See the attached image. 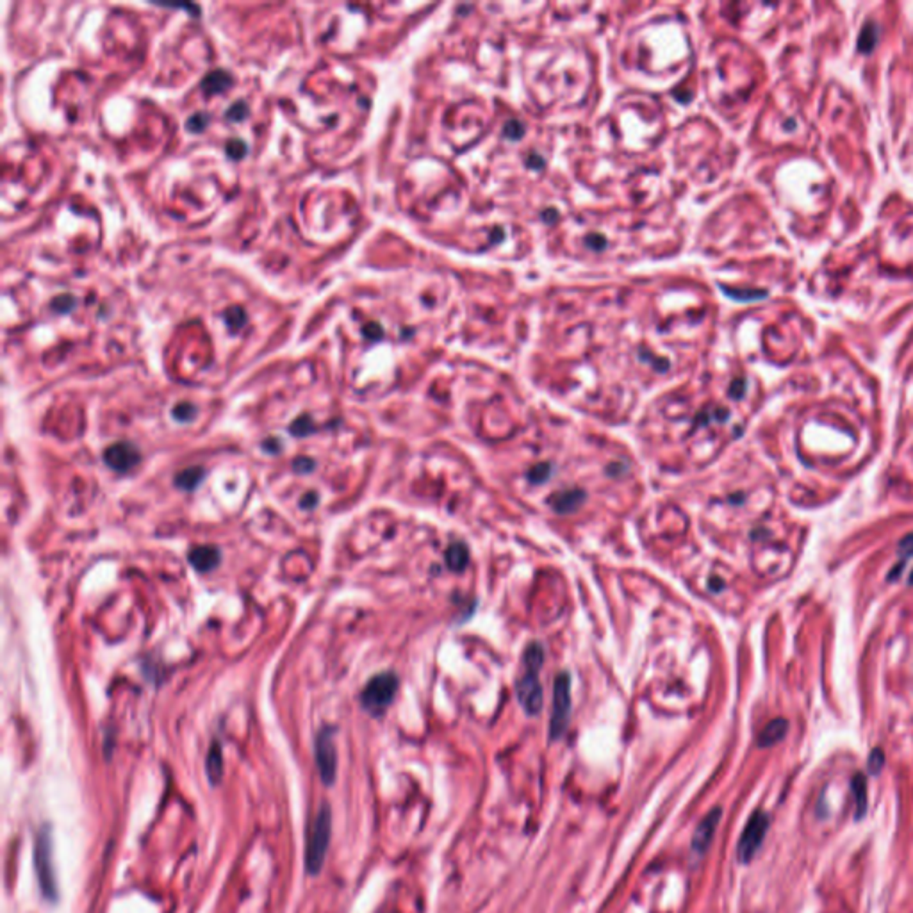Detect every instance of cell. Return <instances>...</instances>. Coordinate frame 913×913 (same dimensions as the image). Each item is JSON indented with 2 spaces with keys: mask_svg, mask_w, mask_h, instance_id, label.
<instances>
[{
  "mask_svg": "<svg viewBox=\"0 0 913 913\" xmlns=\"http://www.w3.org/2000/svg\"><path fill=\"white\" fill-rule=\"evenodd\" d=\"M542 662H544V650L539 643L530 644L523 653V674L519 676L516 685L517 698L521 706L528 716H537L542 710V687L539 682Z\"/></svg>",
  "mask_w": 913,
  "mask_h": 913,
  "instance_id": "obj_1",
  "label": "cell"
},
{
  "mask_svg": "<svg viewBox=\"0 0 913 913\" xmlns=\"http://www.w3.org/2000/svg\"><path fill=\"white\" fill-rule=\"evenodd\" d=\"M332 839V812L331 805L323 803L319 806L314 820H312L311 833L307 837V847H305V869L311 876H318L323 869L325 860H327L328 847H331Z\"/></svg>",
  "mask_w": 913,
  "mask_h": 913,
  "instance_id": "obj_2",
  "label": "cell"
},
{
  "mask_svg": "<svg viewBox=\"0 0 913 913\" xmlns=\"http://www.w3.org/2000/svg\"><path fill=\"white\" fill-rule=\"evenodd\" d=\"M52 854V832H50V826H43L38 832L36 844H34V867H36V876L41 894H43V897L49 902H56L57 895H59L56 873H54Z\"/></svg>",
  "mask_w": 913,
  "mask_h": 913,
  "instance_id": "obj_3",
  "label": "cell"
},
{
  "mask_svg": "<svg viewBox=\"0 0 913 913\" xmlns=\"http://www.w3.org/2000/svg\"><path fill=\"white\" fill-rule=\"evenodd\" d=\"M396 691V674L394 672H380L366 683V687L360 694V703L372 716H382L393 703Z\"/></svg>",
  "mask_w": 913,
  "mask_h": 913,
  "instance_id": "obj_4",
  "label": "cell"
},
{
  "mask_svg": "<svg viewBox=\"0 0 913 913\" xmlns=\"http://www.w3.org/2000/svg\"><path fill=\"white\" fill-rule=\"evenodd\" d=\"M569 713H571V678L568 672H561L555 679L553 708H551L550 720V735L553 740L561 739L568 730Z\"/></svg>",
  "mask_w": 913,
  "mask_h": 913,
  "instance_id": "obj_5",
  "label": "cell"
},
{
  "mask_svg": "<svg viewBox=\"0 0 913 913\" xmlns=\"http://www.w3.org/2000/svg\"><path fill=\"white\" fill-rule=\"evenodd\" d=\"M769 815L762 810H757L753 812V815L750 817L747 820L746 828H744L742 835H740L739 846H737V858L742 863H750L751 860L754 858V854L758 853V849L762 847V842H764L765 835H767L769 829Z\"/></svg>",
  "mask_w": 913,
  "mask_h": 913,
  "instance_id": "obj_6",
  "label": "cell"
},
{
  "mask_svg": "<svg viewBox=\"0 0 913 913\" xmlns=\"http://www.w3.org/2000/svg\"><path fill=\"white\" fill-rule=\"evenodd\" d=\"M314 754L316 767H318L319 776H321V781L328 787V785L334 783L335 774H338V750H335L334 730L332 728H323L316 735Z\"/></svg>",
  "mask_w": 913,
  "mask_h": 913,
  "instance_id": "obj_7",
  "label": "cell"
},
{
  "mask_svg": "<svg viewBox=\"0 0 913 913\" xmlns=\"http://www.w3.org/2000/svg\"><path fill=\"white\" fill-rule=\"evenodd\" d=\"M104 461L105 464L109 466L111 469L118 473H125L130 471L132 468L139 464L142 461V453L132 442H115V444L109 446L104 453Z\"/></svg>",
  "mask_w": 913,
  "mask_h": 913,
  "instance_id": "obj_8",
  "label": "cell"
},
{
  "mask_svg": "<svg viewBox=\"0 0 913 913\" xmlns=\"http://www.w3.org/2000/svg\"><path fill=\"white\" fill-rule=\"evenodd\" d=\"M720 817H723V810L713 808L712 812L706 813V817H703V820L698 825L694 837H692V849L698 854H703L710 847L713 835L717 832V826H719Z\"/></svg>",
  "mask_w": 913,
  "mask_h": 913,
  "instance_id": "obj_9",
  "label": "cell"
},
{
  "mask_svg": "<svg viewBox=\"0 0 913 913\" xmlns=\"http://www.w3.org/2000/svg\"><path fill=\"white\" fill-rule=\"evenodd\" d=\"M190 564L193 565L197 571L200 573H209L219 564L222 561V553H219L218 548L214 546H198V548H193L190 551Z\"/></svg>",
  "mask_w": 913,
  "mask_h": 913,
  "instance_id": "obj_10",
  "label": "cell"
},
{
  "mask_svg": "<svg viewBox=\"0 0 913 913\" xmlns=\"http://www.w3.org/2000/svg\"><path fill=\"white\" fill-rule=\"evenodd\" d=\"M788 732V720L783 719V717H776L772 719L771 723L765 724V728L760 732L758 735V746L760 747H771L774 744L781 742L785 739Z\"/></svg>",
  "mask_w": 913,
  "mask_h": 913,
  "instance_id": "obj_11",
  "label": "cell"
},
{
  "mask_svg": "<svg viewBox=\"0 0 913 913\" xmlns=\"http://www.w3.org/2000/svg\"><path fill=\"white\" fill-rule=\"evenodd\" d=\"M851 788H853V796H854V808H856V817L858 820L863 819L865 813H867V778L861 772H856L853 776V780H851Z\"/></svg>",
  "mask_w": 913,
  "mask_h": 913,
  "instance_id": "obj_12",
  "label": "cell"
},
{
  "mask_svg": "<svg viewBox=\"0 0 913 913\" xmlns=\"http://www.w3.org/2000/svg\"><path fill=\"white\" fill-rule=\"evenodd\" d=\"M205 769H207L209 781H211L212 785L219 783V780H222V776H223V754H222V746H219L218 740H214L211 750H209Z\"/></svg>",
  "mask_w": 913,
  "mask_h": 913,
  "instance_id": "obj_13",
  "label": "cell"
},
{
  "mask_svg": "<svg viewBox=\"0 0 913 913\" xmlns=\"http://www.w3.org/2000/svg\"><path fill=\"white\" fill-rule=\"evenodd\" d=\"M583 498L585 496H583L582 490H562L551 498L550 503L557 512H571L582 503Z\"/></svg>",
  "mask_w": 913,
  "mask_h": 913,
  "instance_id": "obj_14",
  "label": "cell"
},
{
  "mask_svg": "<svg viewBox=\"0 0 913 913\" xmlns=\"http://www.w3.org/2000/svg\"><path fill=\"white\" fill-rule=\"evenodd\" d=\"M444 558H446V564H448V568L452 569V571H462V569L468 565L469 551L462 542H453V544L448 548V551H446Z\"/></svg>",
  "mask_w": 913,
  "mask_h": 913,
  "instance_id": "obj_15",
  "label": "cell"
},
{
  "mask_svg": "<svg viewBox=\"0 0 913 913\" xmlns=\"http://www.w3.org/2000/svg\"><path fill=\"white\" fill-rule=\"evenodd\" d=\"M204 475H205L204 468L193 466V468H188V469H184V471L178 473V475L175 476V483H177V486L180 487V489L193 490L195 487H197L198 483H200L202 480H204Z\"/></svg>",
  "mask_w": 913,
  "mask_h": 913,
  "instance_id": "obj_16",
  "label": "cell"
},
{
  "mask_svg": "<svg viewBox=\"0 0 913 913\" xmlns=\"http://www.w3.org/2000/svg\"><path fill=\"white\" fill-rule=\"evenodd\" d=\"M878 36H880V30H878V25L874 22L867 23L863 27L860 34V40H858V49L861 52H871L874 49V45H876Z\"/></svg>",
  "mask_w": 913,
  "mask_h": 913,
  "instance_id": "obj_17",
  "label": "cell"
},
{
  "mask_svg": "<svg viewBox=\"0 0 913 913\" xmlns=\"http://www.w3.org/2000/svg\"><path fill=\"white\" fill-rule=\"evenodd\" d=\"M883 765H885V753L880 750V747H876V750L871 751L869 762H867V767H869L871 774L876 776V774H880L881 769H883Z\"/></svg>",
  "mask_w": 913,
  "mask_h": 913,
  "instance_id": "obj_18",
  "label": "cell"
},
{
  "mask_svg": "<svg viewBox=\"0 0 913 913\" xmlns=\"http://www.w3.org/2000/svg\"><path fill=\"white\" fill-rule=\"evenodd\" d=\"M899 555H901V561L906 562V558L913 557V534L905 535L899 542Z\"/></svg>",
  "mask_w": 913,
  "mask_h": 913,
  "instance_id": "obj_19",
  "label": "cell"
},
{
  "mask_svg": "<svg viewBox=\"0 0 913 913\" xmlns=\"http://www.w3.org/2000/svg\"><path fill=\"white\" fill-rule=\"evenodd\" d=\"M173 414H175V418H177V420L188 421V420H191V418L195 416V408L191 407V405H178V407L175 408Z\"/></svg>",
  "mask_w": 913,
  "mask_h": 913,
  "instance_id": "obj_20",
  "label": "cell"
},
{
  "mask_svg": "<svg viewBox=\"0 0 913 913\" xmlns=\"http://www.w3.org/2000/svg\"><path fill=\"white\" fill-rule=\"evenodd\" d=\"M291 430H293V434H297V435H307L309 432L312 430V427L309 425V418H302V420L294 421V425L291 427Z\"/></svg>",
  "mask_w": 913,
  "mask_h": 913,
  "instance_id": "obj_21",
  "label": "cell"
},
{
  "mask_svg": "<svg viewBox=\"0 0 913 913\" xmlns=\"http://www.w3.org/2000/svg\"><path fill=\"white\" fill-rule=\"evenodd\" d=\"M908 583H909V585H913V571H912V575H909V580H908Z\"/></svg>",
  "mask_w": 913,
  "mask_h": 913,
  "instance_id": "obj_22",
  "label": "cell"
}]
</instances>
